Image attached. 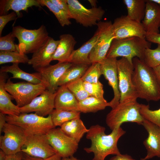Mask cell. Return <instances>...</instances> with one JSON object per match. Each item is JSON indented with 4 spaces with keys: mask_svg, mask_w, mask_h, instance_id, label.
<instances>
[{
    "mask_svg": "<svg viewBox=\"0 0 160 160\" xmlns=\"http://www.w3.org/2000/svg\"><path fill=\"white\" fill-rule=\"evenodd\" d=\"M7 154L2 150H0V160H5Z\"/></svg>",
    "mask_w": 160,
    "mask_h": 160,
    "instance_id": "49",
    "label": "cell"
},
{
    "mask_svg": "<svg viewBox=\"0 0 160 160\" xmlns=\"http://www.w3.org/2000/svg\"><path fill=\"white\" fill-rule=\"evenodd\" d=\"M48 143L62 158L73 156L78 148V143L69 137L60 128H54L45 135Z\"/></svg>",
    "mask_w": 160,
    "mask_h": 160,
    "instance_id": "12",
    "label": "cell"
},
{
    "mask_svg": "<svg viewBox=\"0 0 160 160\" xmlns=\"http://www.w3.org/2000/svg\"><path fill=\"white\" fill-rule=\"evenodd\" d=\"M70 19L85 27L96 25L101 21L105 13L101 7H85L77 0H67Z\"/></svg>",
    "mask_w": 160,
    "mask_h": 160,
    "instance_id": "9",
    "label": "cell"
},
{
    "mask_svg": "<svg viewBox=\"0 0 160 160\" xmlns=\"http://www.w3.org/2000/svg\"><path fill=\"white\" fill-rule=\"evenodd\" d=\"M76 43L74 38L71 34H64L60 35L52 60H57L59 62H68L74 50Z\"/></svg>",
    "mask_w": 160,
    "mask_h": 160,
    "instance_id": "23",
    "label": "cell"
},
{
    "mask_svg": "<svg viewBox=\"0 0 160 160\" xmlns=\"http://www.w3.org/2000/svg\"><path fill=\"white\" fill-rule=\"evenodd\" d=\"M110 160H135L130 156L127 154H121V153L116 155L111 158ZM140 160H146L145 158H142Z\"/></svg>",
    "mask_w": 160,
    "mask_h": 160,
    "instance_id": "43",
    "label": "cell"
},
{
    "mask_svg": "<svg viewBox=\"0 0 160 160\" xmlns=\"http://www.w3.org/2000/svg\"><path fill=\"white\" fill-rule=\"evenodd\" d=\"M0 137V148L7 155L15 154L21 151L27 138L23 130L20 127L7 122Z\"/></svg>",
    "mask_w": 160,
    "mask_h": 160,
    "instance_id": "11",
    "label": "cell"
},
{
    "mask_svg": "<svg viewBox=\"0 0 160 160\" xmlns=\"http://www.w3.org/2000/svg\"><path fill=\"white\" fill-rule=\"evenodd\" d=\"M56 95V92H52L46 89L28 104L20 108L21 113L34 112L41 116H49L55 109Z\"/></svg>",
    "mask_w": 160,
    "mask_h": 160,
    "instance_id": "15",
    "label": "cell"
},
{
    "mask_svg": "<svg viewBox=\"0 0 160 160\" xmlns=\"http://www.w3.org/2000/svg\"><path fill=\"white\" fill-rule=\"evenodd\" d=\"M22 153L21 151L15 154L7 155L5 160H21Z\"/></svg>",
    "mask_w": 160,
    "mask_h": 160,
    "instance_id": "44",
    "label": "cell"
},
{
    "mask_svg": "<svg viewBox=\"0 0 160 160\" xmlns=\"http://www.w3.org/2000/svg\"><path fill=\"white\" fill-rule=\"evenodd\" d=\"M143 60L150 67L153 68L160 65V45L154 49H145Z\"/></svg>",
    "mask_w": 160,
    "mask_h": 160,
    "instance_id": "35",
    "label": "cell"
},
{
    "mask_svg": "<svg viewBox=\"0 0 160 160\" xmlns=\"http://www.w3.org/2000/svg\"><path fill=\"white\" fill-rule=\"evenodd\" d=\"M151 43L145 38L132 37L113 40L107 53L106 58H126L131 63L132 59L137 57L143 60L145 49L151 48Z\"/></svg>",
    "mask_w": 160,
    "mask_h": 160,
    "instance_id": "3",
    "label": "cell"
},
{
    "mask_svg": "<svg viewBox=\"0 0 160 160\" xmlns=\"http://www.w3.org/2000/svg\"><path fill=\"white\" fill-rule=\"evenodd\" d=\"M7 122L20 127L27 136L45 135L50 129L55 128L50 115L47 117L36 113H21L18 116L6 115Z\"/></svg>",
    "mask_w": 160,
    "mask_h": 160,
    "instance_id": "5",
    "label": "cell"
},
{
    "mask_svg": "<svg viewBox=\"0 0 160 160\" xmlns=\"http://www.w3.org/2000/svg\"><path fill=\"white\" fill-rule=\"evenodd\" d=\"M132 81L138 98L148 101L160 100V86L153 68L137 57L132 59Z\"/></svg>",
    "mask_w": 160,
    "mask_h": 160,
    "instance_id": "2",
    "label": "cell"
},
{
    "mask_svg": "<svg viewBox=\"0 0 160 160\" xmlns=\"http://www.w3.org/2000/svg\"><path fill=\"white\" fill-rule=\"evenodd\" d=\"M140 104L137 100L119 102L112 108L106 118V123L112 130L121 127L126 122H135L142 125L144 119L140 113Z\"/></svg>",
    "mask_w": 160,
    "mask_h": 160,
    "instance_id": "4",
    "label": "cell"
},
{
    "mask_svg": "<svg viewBox=\"0 0 160 160\" xmlns=\"http://www.w3.org/2000/svg\"><path fill=\"white\" fill-rule=\"evenodd\" d=\"M146 1L145 16L141 23L146 34L159 33L160 7L151 0H146Z\"/></svg>",
    "mask_w": 160,
    "mask_h": 160,
    "instance_id": "20",
    "label": "cell"
},
{
    "mask_svg": "<svg viewBox=\"0 0 160 160\" xmlns=\"http://www.w3.org/2000/svg\"><path fill=\"white\" fill-rule=\"evenodd\" d=\"M36 6L41 8L37 0H3L0 1V15L7 14L12 10L17 15V17L21 16V11H27L29 7Z\"/></svg>",
    "mask_w": 160,
    "mask_h": 160,
    "instance_id": "25",
    "label": "cell"
},
{
    "mask_svg": "<svg viewBox=\"0 0 160 160\" xmlns=\"http://www.w3.org/2000/svg\"><path fill=\"white\" fill-rule=\"evenodd\" d=\"M56 92L55 109L79 111V101L65 85L59 87Z\"/></svg>",
    "mask_w": 160,
    "mask_h": 160,
    "instance_id": "22",
    "label": "cell"
},
{
    "mask_svg": "<svg viewBox=\"0 0 160 160\" xmlns=\"http://www.w3.org/2000/svg\"><path fill=\"white\" fill-rule=\"evenodd\" d=\"M21 151L31 156L43 159L57 153L48 143L45 135L27 136Z\"/></svg>",
    "mask_w": 160,
    "mask_h": 160,
    "instance_id": "14",
    "label": "cell"
},
{
    "mask_svg": "<svg viewBox=\"0 0 160 160\" xmlns=\"http://www.w3.org/2000/svg\"><path fill=\"white\" fill-rule=\"evenodd\" d=\"M140 113L144 119L153 123L160 128V108L151 110L149 105L140 104Z\"/></svg>",
    "mask_w": 160,
    "mask_h": 160,
    "instance_id": "36",
    "label": "cell"
},
{
    "mask_svg": "<svg viewBox=\"0 0 160 160\" xmlns=\"http://www.w3.org/2000/svg\"><path fill=\"white\" fill-rule=\"evenodd\" d=\"M126 6L127 16L131 19L142 22L145 14L146 0H123Z\"/></svg>",
    "mask_w": 160,
    "mask_h": 160,
    "instance_id": "28",
    "label": "cell"
},
{
    "mask_svg": "<svg viewBox=\"0 0 160 160\" xmlns=\"http://www.w3.org/2000/svg\"><path fill=\"white\" fill-rule=\"evenodd\" d=\"M12 32L18 40L20 52L25 54L35 52L49 37L44 25L34 29H27L20 25L13 26Z\"/></svg>",
    "mask_w": 160,
    "mask_h": 160,
    "instance_id": "6",
    "label": "cell"
},
{
    "mask_svg": "<svg viewBox=\"0 0 160 160\" xmlns=\"http://www.w3.org/2000/svg\"><path fill=\"white\" fill-rule=\"evenodd\" d=\"M117 58H106L101 62L102 74L108 81L113 93V99L109 102V106L112 108L119 103L120 94L119 87L118 76Z\"/></svg>",
    "mask_w": 160,
    "mask_h": 160,
    "instance_id": "17",
    "label": "cell"
},
{
    "mask_svg": "<svg viewBox=\"0 0 160 160\" xmlns=\"http://www.w3.org/2000/svg\"><path fill=\"white\" fill-rule=\"evenodd\" d=\"M98 37L89 55L92 64L100 63L106 58L112 41L115 39L113 23L110 21L98 22Z\"/></svg>",
    "mask_w": 160,
    "mask_h": 160,
    "instance_id": "8",
    "label": "cell"
},
{
    "mask_svg": "<svg viewBox=\"0 0 160 160\" xmlns=\"http://www.w3.org/2000/svg\"><path fill=\"white\" fill-rule=\"evenodd\" d=\"M8 77L7 73L0 72V111L5 115L18 116L20 107L13 104V97L6 90L4 84Z\"/></svg>",
    "mask_w": 160,
    "mask_h": 160,
    "instance_id": "21",
    "label": "cell"
},
{
    "mask_svg": "<svg viewBox=\"0 0 160 160\" xmlns=\"http://www.w3.org/2000/svg\"><path fill=\"white\" fill-rule=\"evenodd\" d=\"M98 37L97 30L93 36L84 43L80 47L73 51L68 62L75 64H85L89 65L91 64L89 55L96 44Z\"/></svg>",
    "mask_w": 160,
    "mask_h": 160,
    "instance_id": "24",
    "label": "cell"
},
{
    "mask_svg": "<svg viewBox=\"0 0 160 160\" xmlns=\"http://www.w3.org/2000/svg\"><path fill=\"white\" fill-rule=\"evenodd\" d=\"M105 130V127L96 124L92 126L87 133L86 138L90 140L91 143L90 147L85 148L84 150L87 153H94L92 160H104L109 155L121 153L117 143L126 131L120 127L112 130L110 134L106 135Z\"/></svg>",
    "mask_w": 160,
    "mask_h": 160,
    "instance_id": "1",
    "label": "cell"
},
{
    "mask_svg": "<svg viewBox=\"0 0 160 160\" xmlns=\"http://www.w3.org/2000/svg\"><path fill=\"white\" fill-rule=\"evenodd\" d=\"M85 88L90 96L104 100V91L103 84L99 81L96 83L83 82Z\"/></svg>",
    "mask_w": 160,
    "mask_h": 160,
    "instance_id": "39",
    "label": "cell"
},
{
    "mask_svg": "<svg viewBox=\"0 0 160 160\" xmlns=\"http://www.w3.org/2000/svg\"><path fill=\"white\" fill-rule=\"evenodd\" d=\"M119 87L120 94L119 102L137 100V95L132 81L134 70L133 63L126 58L117 60Z\"/></svg>",
    "mask_w": 160,
    "mask_h": 160,
    "instance_id": "10",
    "label": "cell"
},
{
    "mask_svg": "<svg viewBox=\"0 0 160 160\" xmlns=\"http://www.w3.org/2000/svg\"><path fill=\"white\" fill-rule=\"evenodd\" d=\"M17 17V14L14 11L7 14L0 16V36L1 35L2 31L6 24L9 22L15 20Z\"/></svg>",
    "mask_w": 160,
    "mask_h": 160,
    "instance_id": "40",
    "label": "cell"
},
{
    "mask_svg": "<svg viewBox=\"0 0 160 160\" xmlns=\"http://www.w3.org/2000/svg\"><path fill=\"white\" fill-rule=\"evenodd\" d=\"M142 125L148 133V137L143 142L147 151L145 159L155 156L160 157V128L145 119Z\"/></svg>",
    "mask_w": 160,
    "mask_h": 160,
    "instance_id": "19",
    "label": "cell"
},
{
    "mask_svg": "<svg viewBox=\"0 0 160 160\" xmlns=\"http://www.w3.org/2000/svg\"><path fill=\"white\" fill-rule=\"evenodd\" d=\"M41 6H46L56 17L62 27L71 24L70 16L66 12L60 9L53 4L50 0H37Z\"/></svg>",
    "mask_w": 160,
    "mask_h": 160,
    "instance_id": "32",
    "label": "cell"
},
{
    "mask_svg": "<svg viewBox=\"0 0 160 160\" xmlns=\"http://www.w3.org/2000/svg\"><path fill=\"white\" fill-rule=\"evenodd\" d=\"M116 39L132 37L145 38L146 33L141 22L129 18L127 15L116 18L113 23Z\"/></svg>",
    "mask_w": 160,
    "mask_h": 160,
    "instance_id": "13",
    "label": "cell"
},
{
    "mask_svg": "<svg viewBox=\"0 0 160 160\" xmlns=\"http://www.w3.org/2000/svg\"><path fill=\"white\" fill-rule=\"evenodd\" d=\"M58 43L59 40H55L49 36L41 47L33 53L28 64L31 65L35 70L49 65L52 60Z\"/></svg>",
    "mask_w": 160,
    "mask_h": 160,
    "instance_id": "18",
    "label": "cell"
},
{
    "mask_svg": "<svg viewBox=\"0 0 160 160\" xmlns=\"http://www.w3.org/2000/svg\"><path fill=\"white\" fill-rule=\"evenodd\" d=\"M60 128L66 135L79 143L89 129L80 118L72 120L63 124Z\"/></svg>",
    "mask_w": 160,
    "mask_h": 160,
    "instance_id": "27",
    "label": "cell"
},
{
    "mask_svg": "<svg viewBox=\"0 0 160 160\" xmlns=\"http://www.w3.org/2000/svg\"><path fill=\"white\" fill-rule=\"evenodd\" d=\"M22 153L21 160H43L42 159L32 157L23 152Z\"/></svg>",
    "mask_w": 160,
    "mask_h": 160,
    "instance_id": "47",
    "label": "cell"
},
{
    "mask_svg": "<svg viewBox=\"0 0 160 160\" xmlns=\"http://www.w3.org/2000/svg\"><path fill=\"white\" fill-rule=\"evenodd\" d=\"M29 59L25 54L12 51H0V64L7 63H28Z\"/></svg>",
    "mask_w": 160,
    "mask_h": 160,
    "instance_id": "33",
    "label": "cell"
},
{
    "mask_svg": "<svg viewBox=\"0 0 160 160\" xmlns=\"http://www.w3.org/2000/svg\"><path fill=\"white\" fill-rule=\"evenodd\" d=\"M88 65H73L68 68L60 79L58 85L59 87L81 78L89 68Z\"/></svg>",
    "mask_w": 160,
    "mask_h": 160,
    "instance_id": "30",
    "label": "cell"
},
{
    "mask_svg": "<svg viewBox=\"0 0 160 160\" xmlns=\"http://www.w3.org/2000/svg\"><path fill=\"white\" fill-rule=\"evenodd\" d=\"M7 123L6 119V115L0 113V133L2 132L3 128L5 124Z\"/></svg>",
    "mask_w": 160,
    "mask_h": 160,
    "instance_id": "45",
    "label": "cell"
},
{
    "mask_svg": "<svg viewBox=\"0 0 160 160\" xmlns=\"http://www.w3.org/2000/svg\"><path fill=\"white\" fill-rule=\"evenodd\" d=\"M62 158L59 155L56 153L43 160H62Z\"/></svg>",
    "mask_w": 160,
    "mask_h": 160,
    "instance_id": "48",
    "label": "cell"
},
{
    "mask_svg": "<svg viewBox=\"0 0 160 160\" xmlns=\"http://www.w3.org/2000/svg\"><path fill=\"white\" fill-rule=\"evenodd\" d=\"M15 37L12 32L0 37V51H7L20 52L18 44L14 43Z\"/></svg>",
    "mask_w": 160,
    "mask_h": 160,
    "instance_id": "38",
    "label": "cell"
},
{
    "mask_svg": "<svg viewBox=\"0 0 160 160\" xmlns=\"http://www.w3.org/2000/svg\"><path fill=\"white\" fill-rule=\"evenodd\" d=\"M108 106L109 102L106 100L90 96L79 102L78 109L79 112L84 113H95L104 110Z\"/></svg>",
    "mask_w": 160,
    "mask_h": 160,
    "instance_id": "29",
    "label": "cell"
},
{
    "mask_svg": "<svg viewBox=\"0 0 160 160\" xmlns=\"http://www.w3.org/2000/svg\"><path fill=\"white\" fill-rule=\"evenodd\" d=\"M62 160H81L77 159L76 158L74 157L73 156L66 158H62Z\"/></svg>",
    "mask_w": 160,
    "mask_h": 160,
    "instance_id": "50",
    "label": "cell"
},
{
    "mask_svg": "<svg viewBox=\"0 0 160 160\" xmlns=\"http://www.w3.org/2000/svg\"><path fill=\"white\" fill-rule=\"evenodd\" d=\"M157 81L160 86V65L153 68Z\"/></svg>",
    "mask_w": 160,
    "mask_h": 160,
    "instance_id": "46",
    "label": "cell"
},
{
    "mask_svg": "<svg viewBox=\"0 0 160 160\" xmlns=\"http://www.w3.org/2000/svg\"><path fill=\"white\" fill-rule=\"evenodd\" d=\"M73 64L68 62H59L54 65H49L35 70L40 74L42 82L47 89L55 92L59 87L58 85L60 78Z\"/></svg>",
    "mask_w": 160,
    "mask_h": 160,
    "instance_id": "16",
    "label": "cell"
},
{
    "mask_svg": "<svg viewBox=\"0 0 160 160\" xmlns=\"http://www.w3.org/2000/svg\"><path fill=\"white\" fill-rule=\"evenodd\" d=\"M151 1L157 4L160 7V0H151Z\"/></svg>",
    "mask_w": 160,
    "mask_h": 160,
    "instance_id": "52",
    "label": "cell"
},
{
    "mask_svg": "<svg viewBox=\"0 0 160 160\" xmlns=\"http://www.w3.org/2000/svg\"><path fill=\"white\" fill-rule=\"evenodd\" d=\"M91 5L92 7H96V0H88Z\"/></svg>",
    "mask_w": 160,
    "mask_h": 160,
    "instance_id": "51",
    "label": "cell"
},
{
    "mask_svg": "<svg viewBox=\"0 0 160 160\" xmlns=\"http://www.w3.org/2000/svg\"><path fill=\"white\" fill-rule=\"evenodd\" d=\"M4 87L15 100L16 105L20 108L28 104L47 89L42 82L37 84L28 82L14 83L10 78L5 83Z\"/></svg>",
    "mask_w": 160,
    "mask_h": 160,
    "instance_id": "7",
    "label": "cell"
},
{
    "mask_svg": "<svg viewBox=\"0 0 160 160\" xmlns=\"http://www.w3.org/2000/svg\"><path fill=\"white\" fill-rule=\"evenodd\" d=\"M91 64L81 79L84 82L96 83L99 81V78L102 75L100 64L99 63H96Z\"/></svg>",
    "mask_w": 160,
    "mask_h": 160,
    "instance_id": "37",
    "label": "cell"
},
{
    "mask_svg": "<svg viewBox=\"0 0 160 160\" xmlns=\"http://www.w3.org/2000/svg\"><path fill=\"white\" fill-rule=\"evenodd\" d=\"M50 0L53 4L60 9L67 13L69 16V7L67 0Z\"/></svg>",
    "mask_w": 160,
    "mask_h": 160,
    "instance_id": "41",
    "label": "cell"
},
{
    "mask_svg": "<svg viewBox=\"0 0 160 160\" xmlns=\"http://www.w3.org/2000/svg\"><path fill=\"white\" fill-rule=\"evenodd\" d=\"M79 111H70L54 109L50 114L55 127H61L65 123L73 119L80 118Z\"/></svg>",
    "mask_w": 160,
    "mask_h": 160,
    "instance_id": "31",
    "label": "cell"
},
{
    "mask_svg": "<svg viewBox=\"0 0 160 160\" xmlns=\"http://www.w3.org/2000/svg\"><path fill=\"white\" fill-rule=\"evenodd\" d=\"M145 39L151 43H156L160 45V33L152 34H146Z\"/></svg>",
    "mask_w": 160,
    "mask_h": 160,
    "instance_id": "42",
    "label": "cell"
},
{
    "mask_svg": "<svg viewBox=\"0 0 160 160\" xmlns=\"http://www.w3.org/2000/svg\"><path fill=\"white\" fill-rule=\"evenodd\" d=\"M18 63H12L11 65L2 66L0 69V72L9 73L12 76L11 79H22L27 82L34 84H37L42 82L41 76L38 72L29 73L21 69L19 66Z\"/></svg>",
    "mask_w": 160,
    "mask_h": 160,
    "instance_id": "26",
    "label": "cell"
},
{
    "mask_svg": "<svg viewBox=\"0 0 160 160\" xmlns=\"http://www.w3.org/2000/svg\"><path fill=\"white\" fill-rule=\"evenodd\" d=\"M82 79L80 78L65 85L79 101L90 96L85 88Z\"/></svg>",
    "mask_w": 160,
    "mask_h": 160,
    "instance_id": "34",
    "label": "cell"
}]
</instances>
